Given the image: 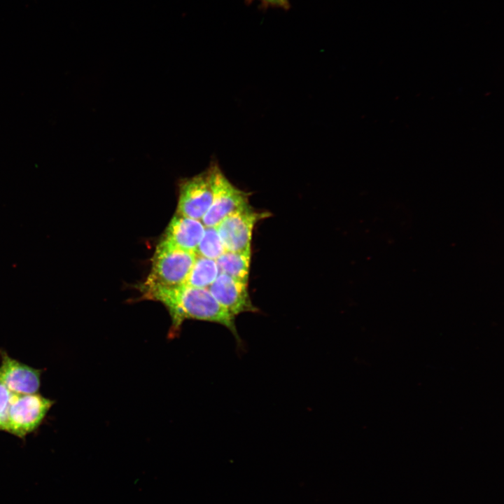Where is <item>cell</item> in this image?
<instances>
[{"mask_svg": "<svg viewBox=\"0 0 504 504\" xmlns=\"http://www.w3.org/2000/svg\"><path fill=\"white\" fill-rule=\"evenodd\" d=\"M13 393L0 383V431L6 430L8 410Z\"/></svg>", "mask_w": 504, "mask_h": 504, "instance_id": "13", "label": "cell"}, {"mask_svg": "<svg viewBox=\"0 0 504 504\" xmlns=\"http://www.w3.org/2000/svg\"><path fill=\"white\" fill-rule=\"evenodd\" d=\"M145 299L160 302L167 309L172 319L168 336H178L183 323L195 319L218 323L227 328L235 339L237 350L246 351L245 342L238 333L235 316L223 307L208 288L186 285L174 287L141 286Z\"/></svg>", "mask_w": 504, "mask_h": 504, "instance_id": "1", "label": "cell"}, {"mask_svg": "<svg viewBox=\"0 0 504 504\" xmlns=\"http://www.w3.org/2000/svg\"><path fill=\"white\" fill-rule=\"evenodd\" d=\"M219 274L216 260L196 254L194 264L184 285L208 288Z\"/></svg>", "mask_w": 504, "mask_h": 504, "instance_id": "11", "label": "cell"}, {"mask_svg": "<svg viewBox=\"0 0 504 504\" xmlns=\"http://www.w3.org/2000/svg\"><path fill=\"white\" fill-rule=\"evenodd\" d=\"M204 229L205 226L200 220L176 213L170 220L159 244L195 253Z\"/></svg>", "mask_w": 504, "mask_h": 504, "instance_id": "9", "label": "cell"}, {"mask_svg": "<svg viewBox=\"0 0 504 504\" xmlns=\"http://www.w3.org/2000/svg\"><path fill=\"white\" fill-rule=\"evenodd\" d=\"M251 253L225 251L216 261L219 273L248 284Z\"/></svg>", "mask_w": 504, "mask_h": 504, "instance_id": "10", "label": "cell"}, {"mask_svg": "<svg viewBox=\"0 0 504 504\" xmlns=\"http://www.w3.org/2000/svg\"><path fill=\"white\" fill-rule=\"evenodd\" d=\"M55 402L39 393H13L5 432L24 439L38 430Z\"/></svg>", "mask_w": 504, "mask_h": 504, "instance_id": "3", "label": "cell"}, {"mask_svg": "<svg viewBox=\"0 0 504 504\" xmlns=\"http://www.w3.org/2000/svg\"><path fill=\"white\" fill-rule=\"evenodd\" d=\"M208 289L215 299L234 316L243 313L259 312L251 300L247 283L219 273Z\"/></svg>", "mask_w": 504, "mask_h": 504, "instance_id": "8", "label": "cell"}, {"mask_svg": "<svg viewBox=\"0 0 504 504\" xmlns=\"http://www.w3.org/2000/svg\"><path fill=\"white\" fill-rule=\"evenodd\" d=\"M208 169L211 178L213 200L202 222L205 227H215L230 214L249 205L250 194L233 185L216 163H211Z\"/></svg>", "mask_w": 504, "mask_h": 504, "instance_id": "4", "label": "cell"}, {"mask_svg": "<svg viewBox=\"0 0 504 504\" xmlns=\"http://www.w3.org/2000/svg\"><path fill=\"white\" fill-rule=\"evenodd\" d=\"M0 383L15 394L38 393L43 370L36 369L10 357L0 349Z\"/></svg>", "mask_w": 504, "mask_h": 504, "instance_id": "7", "label": "cell"}, {"mask_svg": "<svg viewBox=\"0 0 504 504\" xmlns=\"http://www.w3.org/2000/svg\"><path fill=\"white\" fill-rule=\"evenodd\" d=\"M253 1V0H247ZM258 1L263 7L266 8H278L284 10H288L290 8L289 0H256Z\"/></svg>", "mask_w": 504, "mask_h": 504, "instance_id": "14", "label": "cell"}, {"mask_svg": "<svg viewBox=\"0 0 504 504\" xmlns=\"http://www.w3.org/2000/svg\"><path fill=\"white\" fill-rule=\"evenodd\" d=\"M269 216L268 212L255 211L248 205L225 216L215 226L225 251L251 253L253 228Z\"/></svg>", "mask_w": 504, "mask_h": 504, "instance_id": "5", "label": "cell"}, {"mask_svg": "<svg viewBox=\"0 0 504 504\" xmlns=\"http://www.w3.org/2000/svg\"><path fill=\"white\" fill-rule=\"evenodd\" d=\"M213 200V190L209 169L183 178L178 184V214L196 220H202Z\"/></svg>", "mask_w": 504, "mask_h": 504, "instance_id": "6", "label": "cell"}, {"mask_svg": "<svg viewBox=\"0 0 504 504\" xmlns=\"http://www.w3.org/2000/svg\"><path fill=\"white\" fill-rule=\"evenodd\" d=\"M225 251L216 227H205L204 232L196 250V254L216 260Z\"/></svg>", "mask_w": 504, "mask_h": 504, "instance_id": "12", "label": "cell"}, {"mask_svg": "<svg viewBox=\"0 0 504 504\" xmlns=\"http://www.w3.org/2000/svg\"><path fill=\"white\" fill-rule=\"evenodd\" d=\"M196 253L158 244L152 258L150 272L143 287L181 286L194 264Z\"/></svg>", "mask_w": 504, "mask_h": 504, "instance_id": "2", "label": "cell"}]
</instances>
